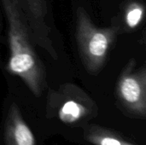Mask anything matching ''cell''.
Returning a JSON list of instances; mask_svg holds the SVG:
<instances>
[{
    "label": "cell",
    "instance_id": "obj_6",
    "mask_svg": "<svg viewBox=\"0 0 146 145\" xmlns=\"http://www.w3.org/2000/svg\"><path fill=\"white\" fill-rule=\"evenodd\" d=\"M92 107V100L84 94L68 95L59 106L57 116L65 124H74L86 117H91Z\"/></svg>",
    "mask_w": 146,
    "mask_h": 145
},
{
    "label": "cell",
    "instance_id": "obj_5",
    "mask_svg": "<svg viewBox=\"0 0 146 145\" xmlns=\"http://www.w3.org/2000/svg\"><path fill=\"white\" fill-rule=\"evenodd\" d=\"M5 145H36V140L29 126L23 120L16 104L9 107L4 127Z\"/></svg>",
    "mask_w": 146,
    "mask_h": 145
},
{
    "label": "cell",
    "instance_id": "obj_2",
    "mask_svg": "<svg viewBox=\"0 0 146 145\" xmlns=\"http://www.w3.org/2000/svg\"><path fill=\"white\" fill-rule=\"evenodd\" d=\"M116 32L114 28L97 27L83 9L77 11L76 38L84 66L90 73L104 65Z\"/></svg>",
    "mask_w": 146,
    "mask_h": 145
},
{
    "label": "cell",
    "instance_id": "obj_8",
    "mask_svg": "<svg viewBox=\"0 0 146 145\" xmlns=\"http://www.w3.org/2000/svg\"><path fill=\"white\" fill-rule=\"evenodd\" d=\"M144 9L141 6L133 4L131 9L127 11L126 16V21L129 27H136L142 20Z\"/></svg>",
    "mask_w": 146,
    "mask_h": 145
},
{
    "label": "cell",
    "instance_id": "obj_7",
    "mask_svg": "<svg viewBox=\"0 0 146 145\" xmlns=\"http://www.w3.org/2000/svg\"><path fill=\"white\" fill-rule=\"evenodd\" d=\"M84 136L86 141L94 145H135L127 142L119 134L95 125L87 126Z\"/></svg>",
    "mask_w": 146,
    "mask_h": 145
},
{
    "label": "cell",
    "instance_id": "obj_1",
    "mask_svg": "<svg viewBox=\"0 0 146 145\" xmlns=\"http://www.w3.org/2000/svg\"><path fill=\"white\" fill-rule=\"evenodd\" d=\"M9 23V70L20 77L38 97L44 86V69L32 46L26 18L16 0H1Z\"/></svg>",
    "mask_w": 146,
    "mask_h": 145
},
{
    "label": "cell",
    "instance_id": "obj_4",
    "mask_svg": "<svg viewBox=\"0 0 146 145\" xmlns=\"http://www.w3.org/2000/svg\"><path fill=\"white\" fill-rule=\"evenodd\" d=\"M21 9L27 26L29 27L32 41L45 49L49 54L56 59V53L48 38L49 27L44 18L47 15V8L44 0H16Z\"/></svg>",
    "mask_w": 146,
    "mask_h": 145
},
{
    "label": "cell",
    "instance_id": "obj_3",
    "mask_svg": "<svg viewBox=\"0 0 146 145\" xmlns=\"http://www.w3.org/2000/svg\"><path fill=\"white\" fill-rule=\"evenodd\" d=\"M146 81L145 70L133 73L127 68L121 74L117 86L118 98L122 106L132 114L145 118Z\"/></svg>",
    "mask_w": 146,
    "mask_h": 145
}]
</instances>
